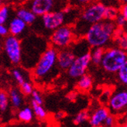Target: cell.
Masks as SVG:
<instances>
[{
	"label": "cell",
	"instance_id": "6da1fadb",
	"mask_svg": "<svg viewBox=\"0 0 127 127\" xmlns=\"http://www.w3.org/2000/svg\"><path fill=\"white\" fill-rule=\"evenodd\" d=\"M105 8L104 3L95 1L81 9L78 20L73 24L78 38H83L92 25L105 20Z\"/></svg>",
	"mask_w": 127,
	"mask_h": 127
},
{
	"label": "cell",
	"instance_id": "7a4b0ae2",
	"mask_svg": "<svg viewBox=\"0 0 127 127\" xmlns=\"http://www.w3.org/2000/svg\"><path fill=\"white\" fill-rule=\"evenodd\" d=\"M116 29L114 21L104 20L92 25L86 31L84 38L92 48H105L112 41Z\"/></svg>",
	"mask_w": 127,
	"mask_h": 127
},
{
	"label": "cell",
	"instance_id": "3957f363",
	"mask_svg": "<svg viewBox=\"0 0 127 127\" xmlns=\"http://www.w3.org/2000/svg\"><path fill=\"white\" fill-rule=\"evenodd\" d=\"M58 50L51 46L43 52L33 68V76L36 81H44L58 68Z\"/></svg>",
	"mask_w": 127,
	"mask_h": 127
},
{
	"label": "cell",
	"instance_id": "277c9868",
	"mask_svg": "<svg viewBox=\"0 0 127 127\" xmlns=\"http://www.w3.org/2000/svg\"><path fill=\"white\" fill-rule=\"evenodd\" d=\"M43 38L29 37L26 40V43H22V59L21 64L27 68H33L40 54H38L37 50L44 51L47 47H44Z\"/></svg>",
	"mask_w": 127,
	"mask_h": 127
},
{
	"label": "cell",
	"instance_id": "5b68a950",
	"mask_svg": "<svg viewBox=\"0 0 127 127\" xmlns=\"http://www.w3.org/2000/svg\"><path fill=\"white\" fill-rule=\"evenodd\" d=\"M127 59V54L117 47L105 48L101 63L102 69L107 73L116 74L122 67Z\"/></svg>",
	"mask_w": 127,
	"mask_h": 127
},
{
	"label": "cell",
	"instance_id": "8992f818",
	"mask_svg": "<svg viewBox=\"0 0 127 127\" xmlns=\"http://www.w3.org/2000/svg\"><path fill=\"white\" fill-rule=\"evenodd\" d=\"M78 39L73 25L65 24L52 32L50 36V43L59 50L70 47Z\"/></svg>",
	"mask_w": 127,
	"mask_h": 127
},
{
	"label": "cell",
	"instance_id": "52a82bcc",
	"mask_svg": "<svg viewBox=\"0 0 127 127\" xmlns=\"http://www.w3.org/2000/svg\"><path fill=\"white\" fill-rule=\"evenodd\" d=\"M68 0H27L25 6L36 16H41L53 11L64 10L69 6Z\"/></svg>",
	"mask_w": 127,
	"mask_h": 127
},
{
	"label": "cell",
	"instance_id": "ba28073f",
	"mask_svg": "<svg viewBox=\"0 0 127 127\" xmlns=\"http://www.w3.org/2000/svg\"><path fill=\"white\" fill-rule=\"evenodd\" d=\"M2 50L8 60L13 65L21 64L22 42L17 36L9 34L3 40Z\"/></svg>",
	"mask_w": 127,
	"mask_h": 127
},
{
	"label": "cell",
	"instance_id": "9c48e42d",
	"mask_svg": "<svg viewBox=\"0 0 127 127\" xmlns=\"http://www.w3.org/2000/svg\"><path fill=\"white\" fill-rule=\"evenodd\" d=\"M108 108L116 116H123L127 112V88H118L111 93L108 101Z\"/></svg>",
	"mask_w": 127,
	"mask_h": 127
},
{
	"label": "cell",
	"instance_id": "30bf717a",
	"mask_svg": "<svg viewBox=\"0 0 127 127\" xmlns=\"http://www.w3.org/2000/svg\"><path fill=\"white\" fill-rule=\"evenodd\" d=\"M91 64L90 52L77 56L71 65L67 70V74L70 78L78 79L81 76L86 74L87 70Z\"/></svg>",
	"mask_w": 127,
	"mask_h": 127
},
{
	"label": "cell",
	"instance_id": "8fae6325",
	"mask_svg": "<svg viewBox=\"0 0 127 127\" xmlns=\"http://www.w3.org/2000/svg\"><path fill=\"white\" fill-rule=\"evenodd\" d=\"M111 114L109 108L105 105H101L95 109L90 113L88 122L92 127H101L106 118Z\"/></svg>",
	"mask_w": 127,
	"mask_h": 127
},
{
	"label": "cell",
	"instance_id": "7c38bea8",
	"mask_svg": "<svg viewBox=\"0 0 127 127\" xmlns=\"http://www.w3.org/2000/svg\"><path fill=\"white\" fill-rule=\"evenodd\" d=\"M75 58L76 55L71 47L59 50L58 53V62H57L58 68L63 71H67L71 65Z\"/></svg>",
	"mask_w": 127,
	"mask_h": 127
},
{
	"label": "cell",
	"instance_id": "4fadbf2b",
	"mask_svg": "<svg viewBox=\"0 0 127 127\" xmlns=\"http://www.w3.org/2000/svg\"><path fill=\"white\" fill-rule=\"evenodd\" d=\"M27 27V24L17 16L12 18L8 25L9 34L17 37L24 33Z\"/></svg>",
	"mask_w": 127,
	"mask_h": 127
},
{
	"label": "cell",
	"instance_id": "5bb4252c",
	"mask_svg": "<svg viewBox=\"0 0 127 127\" xmlns=\"http://www.w3.org/2000/svg\"><path fill=\"white\" fill-rule=\"evenodd\" d=\"M115 46L127 54V32L123 28H117L112 40Z\"/></svg>",
	"mask_w": 127,
	"mask_h": 127
},
{
	"label": "cell",
	"instance_id": "9a60e30c",
	"mask_svg": "<svg viewBox=\"0 0 127 127\" xmlns=\"http://www.w3.org/2000/svg\"><path fill=\"white\" fill-rule=\"evenodd\" d=\"M16 16L19 17L27 25H33L36 21V16L29 8L23 6L16 11Z\"/></svg>",
	"mask_w": 127,
	"mask_h": 127
},
{
	"label": "cell",
	"instance_id": "2e32d148",
	"mask_svg": "<svg viewBox=\"0 0 127 127\" xmlns=\"http://www.w3.org/2000/svg\"><path fill=\"white\" fill-rule=\"evenodd\" d=\"M9 103L11 105L16 109H20L22 106L23 102V94L20 90H18L16 88H12L9 92Z\"/></svg>",
	"mask_w": 127,
	"mask_h": 127
},
{
	"label": "cell",
	"instance_id": "e0dca14e",
	"mask_svg": "<svg viewBox=\"0 0 127 127\" xmlns=\"http://www.w3.org/2000/svg\"><path fill=\"white\" fill-rule=\"evenodd\" d=\"M77 81V88L81 92H88L89 91L93 86V79L92 76L85 74L80 78H78Z\"/></svg>",
	"mask_w": 127,
	"mask_h": 127
},
{
	"label": "cell",
	"instance_id": "ac0fdd59",
	"mask_svg": "<svg viewBox=\"0 0 127 127\" xmlns=\"http://www.w3.org/2000/svg\"><path fill=\"white\" fill-rule=\"evenodd\" d=\"M105 52V48L102 47H95L90 52L91 55V64L95 66L101 65V61L103 58V55Z\"/></svg>",
	"mask_w": 127,
	"mask_h": 127
},
{
	"label": "cell",
	"instance_id": "d6986e66",
	"mask_svg": "<svg viewBox=\"0 0 127 127\" xmlns=\"http://www.w3.org/2000/svg\"><path fill=\"white\" fill-rule=\"evenodd\" d=\"M34 113L31 107L26 106L21 109L17 113V117L23 123H30L33 119Z\"/></svg>",
	"mask_w": 127,
	"mask_h": 127
},
{
	"label": "cell",
	"instance_id": "ffe728a7",
	"mask_svg": "<svg viewBox=\"0 0 127 127\" xmlns=\"http://www.w3.org/2000/svg\"><path fill=\"white\" fill-rule=\"evenodd\" d=\"M31 108L33 111L34 116L40 120H44L47 117V112L44 109L42 105L37 104L34 101H31Z\"/></svg>",
	"mask_w": 127,
	"mask_h": 127
},
{
	"label": "cell",
	"instance_id": "44dd1931",
	"mask_svg": "<svg viewBox=\"0 0 127 127\" xmlns=\"http://www.w3.org/2000/svg\"><path fill=\"white\" fill-rule=\"evenodd\" d=\"M12 75L19 85H22L24 81L28 80L26 76H25V72L23 71V70L19 67H16L12 70Z\"/></svg>",
	"mask_w": 127,
	"mask_h": 127
},
{
	"label": "cell",
	"instance_id": "7402d4cb",
	"mask_svg": "<svg viewBox=\"0 0 127 127\" xmlns=\"http://www.w3.org/2000/svg\"><path fill=\"white\" fill-rule=\"evenodd\" d=\"M90 116V112L88 110H82L79 112L73 119V123L75 125H81L88 121Z\"/></svg>",
	"mask_w": 127,
	"mask_h": 127
},
{
	"label": "cell",
	"instance_id": "603a6c76",
	"mask_svg": "<svg viewBox=\"0 0 127 127\" xmlns=\"http://www.w3.org/2000/svg\"><path fill=\"white\" fill-rule=\"evenodd\" d=\"M9 105V93L4 90H0V111L4 112L7 110Z\"/></svg>",
	"mask_w": 127,
	"mask_h": 127
},
{
	"label": "cell",
	"instance_id": "cb8c5ba5",
	"mask_svg": "<svg viewBox=\"0 0 127 127\" xmlns=\"http://www.w3.org/2000/svg\"><path fill=\"white\" fill-rule=\"evenodd\" d=\"M119 9L115 7V6H106L105 12V20L113 21L116 19V17L119 15Z\"/></svg>",
	"mask_w": 127,
	"mask_h": 127
},
{
	"label": "cell",
	"instance_id": "d4e9b609",
	"mask_svg": "<svg viewBox=\"0 0 127 127\" xmlns=\"http://www.w3.org/2000/svg\"><path fill=\"white\" fill-rule=\"evenodd\" d=\"M116 74L120 83L124 86H127V64L126 62Z\"/></svg>",
	"mask_w": 127,
	"mask_h": 127
},
{
	"label": "cell",
	"instance_id": "484cf974",
	"mask_svg": "<svg viewBox=\"0 0 127 127\" xmlns=\"http://www.w3.org/2000/svg\"><path fill=\"white\" fill-rule=\"evenodd\" d=\"M10 12V9L7 5H2L0 8V24H5L9 21Z\"/></svg>",
	"mask_w": 127,
	"mask_h": 127
},
{
	"label": "cell",
	"instance_id": "4316f807",
	"mask_svg": "<svg viewBox=\"0 0 127 127\" xmlns=\"http://www.w3.org/2000/svg\"><path fill=\"white\" fill-rule=\"evenodd\" d=\"M68 1H69V5L72 6V7L81 9L84 7H85L86 5L95 2L96 0H68Z\"/></svg>",
	"mask_w": 127,
	"mask_h": 127
},
{
	"label": "cell",
	"instance_id": "83f0119b",
	"mask_svg": "<svg viewBox=\"0 0 127 127\" xmlns=\"http://www.w3.org/2000/svg\"><path fill=\"white\" fill-rule=\"evenodd\" d=\"M20 90L23 95H30L33 91V86L29 80L24 81L22 85H20Z\"/></svg>",
	"mask_w": 127,
	"mask_h": 127
},
{
	"label": "cell",
	"instance_id": "f1b7e54d",
	"mask_svg": "<svg viewBox=\"0 0 127 127\" xmlns=\"http://www.w3.org/2000/svg\"><path fill=\"white\" fill-rule=\"evenodd\" d=\"M116 116L111 113L106 118L101 127H116Z\"/></svg>",
	"mask_w": 127,
	"mask_h": 127
},
{
	"label": "cell",
	"instance_id": "f546056e",
	"mask_svg": "<svg viewBox=\"0 0 127 127\" xmlns=\"http://www.w3.org/2000/svg\"><path fill=\"white\" fill-rule=\"evenodd\" d=\"M113 21H114V23H115L117 28L125 29L126 27L127 26V20L125 19V17L120 13H119V15L116 17V19Z\"/></svg>",
	"mask_w": 127,
	"mask_h": 127
},
{
	"label": "cell",
	"instance_id": "4dcf8cb0",
	"mask_svg": "<svg viewBox=\"0 0 127 127\" xmlns=\"http://www.w3.org/2000/svg\"><path fill=\"white\" fill-rule=\"evenodd\" d=\"M30 95H31L32 101H34V102H36L37 104H40V105L43 104V98H42V95L39 91L33 89V91L32 92Z\"/></svg>",
	"mask_w": 127,
	"mask_h": 127
},
{
	"label": "cell",
	"instance_id": "1f68e13d",
	"mask_svg": "<svg viewBox=\"0 0 127 127\" xmlns=\"http://www.w3.org/2000/svg\"><path fill=\"white\" fill-rule=\"evenodd\" d=\"M9 34V28L5 24H0V38L5 37Z\"/></svg>",
	"mask_w": 127,
	"mask_h": 127
},
{
	"label": "cell",
	"instance_id": "d6a6232c",
	"mask_svg": "<svg viewBox=\"0 0 127 127\" xmlns=\"http://www.w3.org/2000/svg\"><path fill=\"white\" fill-rule=\"evenodd\" d=\"M119 13L123 15L127 20V2L123 3L122 5L120 6V8L119 9Z\"/></svg>",
	"mask_w": 127,
	"mask_h": 127
},
{
	"label": "cell",
	"instance_id": "836d02e7",
	"mask_svg": "<svg viewBox=\"0 0 127 127\" xmlns=\"http://www.w3.org/2000/svg\"><path fill=\"white\" fill-rule=\"evenodd\" d=\"M64 116H65V114H64V112H60L56 115V118L58 119H61L64 118Z\"/></svg>",
	"mask_w": 127,
	"mask_h": 127
},
{
	"label": "cell",
	"instance_id": "e575fe53",
	"mask_svg": "<svg viewBox=\"0 0 127 127\" xmlns=\"http://www.w3.org/2000/svg\"><path fill=\"white\" fill-rule=\"evenodd\" d=\"M2 43H3V41L1 40V38H0V52L2 50Z\"/></svg>",
	"mask_w": 127,
	"mask_h": 127
},
{
	"label": "cell",
	"instance_id": "d590c367",
	"mask_svg": "<svg viewBox=\"0 0 127 127\" xmlns=\"http://www.w3.org/2000/svg\"><path fill=\"white\" fill-rule=\"evenodd\" d=\"M124 119H125V123H127V112L125 114V116H124Z\"/></svg>",
	"mask_w": 127,
	"mask_h": 127
},
{
	"label": "cell",
	"instance_id": "8d00e7d4",
	"mask_svg": "<svg viewBox=\"0 0 127 127\" xmlns=\"http://www.w3.org/2000/svg\"><path fill=\"white\" fill-rule=\"evenodd\" d=\"M119 1L122 3H126L127 2V0H119Z\"/></svg>",
	"mask_w": 127,
	"mask_h": 127
},
{
	"label": "cell",
	"instance_id": "74e56055",
	"mask_svg": "<svg viewBox=\"0 0 127 127\" xmlns=\"http://www.w3.org/2000/svg\"><path fill=\"white\" fill-rule=\"evenodd\" d=\"M122 127H127V123H125L123 124V126H121Z\"/></svg>",
	"mask_w": 127,
	"mask_h": 127
},
{
	"label": "cell",
	"instance_id": "f35d334b",
	"mask_svg": "<svg viewBox=\"0 0 127 127\" xmlns=\"http://www.w3.org/2000/svg\"><path fill=\"white\" fill-rule=\"evenodd\" d=\"M3 5H2V0H0V8L2 7Z\"/></svg>",
	"mask_w": 127,
	"mask_h": 127
},
{
	"label": "cell",
	"instance_id": "ab89813d",
	"mask_svg": "<svg viewBox=\"0 0 127 127\" xmlns=\"http://www.w3.org/2000/svg\"><path fill=\"white\" fill-rule=\"evenodd\" d=\"M125 30H126V32H127V26L126 27V28H125Z\"/></svg>",
	"mask_w": 127,
	"mask_h": 127
},
{
	"label": "cell",
	"instance_id": "60d3db41",
	"mask_svg": "<svg viewBox=\"0 0 127 127\" xmlns=\"http://www.w3.org/2000/svg\"><path fill=\"white\" fill-rule=\"evenodd\" d=\"M116 127H122L121 126H116Z\"/></svg>",
	"mask_w": 127,
	"mask_h": 127
}]
</instances>
